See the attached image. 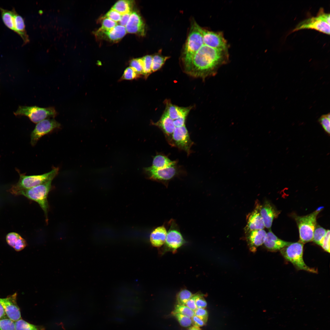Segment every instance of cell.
I'll return each mask as SVG.
<instances>
[{"mask_svg":"<svg viewBox=\"0 0 330 330\" xmlns=\"http://www.w3.org/2000/svg\"><path fill=\"white\" fill-rule=\"evenodd\" d=\"M172 313H178L191 318L195 315L194 311L191 310L185 305L177 304L175 306Z\"/></svg>","mask_w":330,"mask_h":330,"instance_id":"34","label":"cell"},{"mask_svg":"<svg viewBox=\"0 0 330 330\" xmlns=\"http://www.w3.org/2000/svg\"><path fill=\"white\" fill-rule=\"evenodd\" d=\"M126 33L125 27L117 25L109 30H104L99 28L95 32V34L99 38L115 42L122 39Z\"/></svg>","mask_w":330,"mask_h":330,"instance_id":"16","label":"cell"},{"mask_svg":"<svg viewBox=\"0 0 330 330\" xmlns=\"http://www.w3.org/2000/svg\"><path fill=\"white\" fill-rule=\"evenodd\" d=\"M195 302L197 308L205 309L207 306V302L202 295H196Z\"/></svg>","mask_w":330,"mask_h":330,"instance_id":"43","label":"cell"},{"mask_svg":"<svg viewBox=\"0 0 330 330\" xmlns=\"http://www.w3.org/2000/svg\"><path fill=\"white\" fill-rule=\"evenodd\" d=\"M229 59L228 50L215 48L204 44L183 71L191 76L204 80L215 76L218 68L226 64Z\"/></svg>","mask_w":330,"mask_h":330,"instance_id":"1","label":"cell"},{"mask_svg":"<svg viewBox=\"0 0 330 330\" xmlns=\"http://www.w3.org/2000/svg\"><path fill=\"white\" fill-rule=\"evenodd\" d=\"M177 165L157 169H153L148 167L145 170L149 179L161 182L167 186L169 181L178 174V169Z\"/></svg>","mask_w":330,"mask_h":330,"instance_id":"10","label":"cell"},{"mask_svg":"<svg viewBox=\"0 0 330 330\" xmlns=\"http://www.w3.org/2000/svg\"><path fill=\"white\" fill-rule=\"evenodd\" d=\"M186 118L184 117H179L173 120L175 128L185 125V122Z\"/></svg>","mask_w":330,"mask_h":330,"instance_id":"47","label":"cell"},{"mask_svg":"<svg viewBox=\"0 0 330 330\" xmlns=\"http://www.w3.org/2000/svg\"><path fill=\"white\" fill-rule=\"evenodd\" d=\"M168 225L169 228L167 233L165 246L169 249L175 250L183 245L185 241L174 220H170Z\"/></svg>","mask_w":330,"mask_h":330,"instance_id":"11","label":"cell"},{"mask_svg":"<svg viewBox=\"0 0 330 330\" xmlns=\"http://www.w3.org/2000/svg\"><path fill=\"white\" fill-rule=\"evenodd\" d=\"M292 243L279 238L270 229L266 233L263 244L267 249L274 251L280 250Z\"/></svg>","mask_w":330,"mask_h":330,"instance_id":"19","label":"cell"},{"mask_svg":"<svg viewBox=\"0 0 330 330\" xmlns=\"http://www.w3.org/2000/svg\"><path fill=\"white\" fill-rule=\"evenodd\" d=\"M8 318L4 309L0 304V319Z\"/></svg>","mask_w":330,"mask_h":330,"instance_id":"48","label":"cell"},{"mask_svg":"<svg viewBox=\"0 0 330 330\" xmlns=\"http://www.w3.org/2000/svg\"><path fill=\"white\" fill-rule=\"evenodd\" d=\"M166 108L165 111L172 120H174L179 117H186L192 107H180L172 104L169 100L165 102Z\"/></svg>","mask_w":330,"mask_h":330,"instance_id":"20","label":"cell"},{"mask_svg":"<svg viewBox=\"0 0 330 330\" xmlns=\"http://www.w3.org/2000/svg\"><path fill=\"white\" fill-rule=\"evenodd\" d=\"M204 44L219 49L228 50L227 41L222 32H214L202 28Z\"/></svg>","mask_w":330,"mask_h":330,"instance_id":"12","label":"cell"},{"mask_svg":"<svg viewBox=\"0 0 330 330\" xmlns=\"http://www.w3.org/2000/svg\"><path fill=\"white\" fill-rule=\"evenodd\" d=\"M330 27V13L325 12L321 8L316 16L308 18L300 22L290 33L302 29H311L329 35Z\"/></svg>","mask_w":330,"mask_h":330,"instance_id":"6","label":"cell"},{"mask_svg":"<svg viewBox=\"0 0 330 330\" xmlns=\"http://www.w3.org/2000/svg\"><path fill=\"white\" fill-rule=\"evenodd\" d=\"M172 314L182 326L188 327L192 324L191 319L189 317L178 313H172Z\"/></svg>","mask_w":330,"mask_h":330,"instance_id":"35","label":"cell"},{"mask_svg":"<svg viewBox=\"0 0 330 330\" xmlns=\"http://www.w3.org/2000/svg\"><path fill=\"white\" fill-rule=\"evenodd\" d=\"M15 330H45L43 325L30 324L22 318L15 322Z\"/></svg>","mask_w":330,"mask_h":330,"instance_id":"27","label":"cell"},{"mask_svg":"<svg viewBox=\"0 0 330 330\" xmlns=\"http://www.w3.org/2000/svg\"><path fill=\"white\" fill-rule=\"evenodd\" d=\"M195 315L202 320L206 324L208 320L207 311L204 308H197L194 311Z\"/></svg>","mask_w":330,"mask_h":330,"instance_id":"41","label":"cell"},{"mask_svg":"<svg viewBox=\"0 0 330 330\" xmlns=\"http://www.w3.org/2000/svg\"><path fill=\"white\" fill-rule=\"evenodd\" d=\"M125 27L127 32L141 36L145 34L144 23L141 16L137 12H132Z\"/></svg>","mask_w":330,"mask_h":330,"instance_id":"17","label":"cell"},{"mask_svg":"<svg viewBox=\"0 0 330 330\" xmlns=\"http://www.w3.org/2000/svg\"><path fill=\"white\" fill-rule=\"evenodd\" d=\"M140 77V76L131 67H130L127 68L125 70L120 80H132Z\"/></svg>","mask_w":330,"mask_h":330,"instance_id":"36","label":"cell"},{"mask_svg":"<svg viewBox=\"0 0 330 330\" xmlns=\"http://www.w3.org/2000/svg\"><path fill=\"white\" fill-rule=\"evenodd\" d=\"M193 295L192 293L187 290L184 289L181 291L177 296V304L185 305L187 302Z\"/></svg>","mask_w":330,"mask_h":330,"instance_id":"33","label":"cell"},{"mask_svg":"<svg viewBox=\"0 0 330 330\" xmlns=\"http://www.w3.org/2000/svg\"><path fill=\"white\" fill-rule=\"evenodd\" d=\"M260 211L265 227L270 229L274 218L276 215L274 207L269 202L266 201L263 205H260Z\"/></svg>","mask_w":330,"mask_h":330,"instance_id":"21","label":"cell"},{"mask_svg":"<svg viewBox=\"0 0 330 330\" xmlns=\"http://www.w3.org/2000/svg\"><path fill=\"white\" fill-rule=\"evenodd\" d=\"M330 231L327 230L321 246L325 251L330 252Z\"/></svg>","mask_w":330,"mask_h":330,"instance_id":"42","label":"cell"},{"mask_svg":"<svg viewBox=\"0 0 330 330\" xmlns=\"http://www.w3.org/2000/svg\"><path fill=\"white\" fill-rule=\"evenodd\" d=\"M245 234L249 250L255 252L257 248L263 244L266 233L263 229L251 231Z\"/></svg>","mask_w":330,"mask_h":330,"instance_id":"18","label":"cell"},{"mask_svg":"<svg viewBox=\"0 0 330 330\" xmlns=\"http://www.w3.org/2000/svg\"><path fill=\"white\" fill-rule=\"evenodd\" d=\"M168 58V57L163 56L158 54L152 56V72L160 69Z\"/></svg>","mask_w":330,"mask_h":330,"instance_id":"29","label":"cell"},{"mask_svg":"<svg viewBox=\"0 0 330 330\" xmlns=\"http://www.w3.org/2000/svg\"><path fill=\"white\" fill-rule=\"evenodd\" d=\"M303 243L300 241L292 243L280 250L286 260L292 263L298 270H302L313 273H317V270L308 266L304 261Z\"/></svg>","mask_w":330,"mask_h":330,"instance_id":"4","label":"cell"},{"mask_svg":"<svg viewBox=\"0 0 330 330\" xmlns=\"http://www.w3.org/2000/svg\"><path fill=\"white\" fill-rule=\"evenodd\" d=\"M17 293L4 298H0L2 305L7 317L15 322L21 319V313L16 302Z\"/></svg>","mask_w":330,"mask_h":330,"instance_id":"13","label":"cell"},{"mask_svg":"<svg viewBox=\"0 0 330 330\" xmlns=\"http://www.w3.org/2000/svg\"><path fill=\"white\" fill-rule=\"evenodd\" d=\"M321 210H317L307 215L295 217L299 230L300 241L303 243L312 241L316 225L317 216Z\"/></svg>","mask_w":330,"mask_h":330,"instance_id":"7","label":"cell"},{"mask_svg":"<svg viewBox=\"0 0 330 330\" xmlns=\"http://www.w3.org/2000/svg\"><path fill=\"white\" fill-rule=\"evenodd\" d=\"M143 68L144 76L147 78L152 73V56L147 55L141 58Z\"/></svg>","mask_w":330,"mask_h":330,"instance_id":"30","label":"cell"},{"mask_svg":"<svg viewBox=\"0 0 330 330\" xmlns=\"http://www.w3.org/2000/svg\"><path fill=\"white\" fill-rule=\"evenodd\" d=\"M196 295H193L192 297L188 301L185 305L186 306L194 311H195L197 308L195 302Z\"/></svg>","mask_w":330,"mask_h":330,"instance_id":"44","label":"cell"},{"mask_svg":"<svg viewBox=\"0 0 330 330\" xmlns=\"http://www.w3.org/2000/svg\"><path fill=\"white\" fill-rule=\"evenodd\" d=\"M132 12L122 15L120 20L118 22L119 25L125 27Z\"/></svg>","mask_w":330,"mask_h":330,"instance_id":"46","label":"cell"},{"mask_svg":"<svg viewBox=\"0 0 330 330\" xmlns=\"http://www.w3.org/2000/svg\"><path fill=\"white\" fill-rule=\"evenodd\" d=\"M0 330H15V322L8 318L0 319Z\"/></svg>","mask_w":330,"mask_h":330,"instance_id":"37","label":"cell"},{"mask_svg":"<svg viewBox=\"0 0 330 330\" xmlns=\"http://www.w3.org/2000/svg\"><path fill=\"white\" fill-rule=\"evenodd\" d=\"M121 16L116 11L111 9L105 14L104 17L108 18L116 22L120 20Z\"/></svg>","mask_w":330,"mask_h":330,"instance_id":"40","label":"cell"},{"mask_svg":"<svg viewBox=\"0 0 330 330\" xmlns=\"http://www.w3.org/2000/svg\"><path fill=\"white\" fill-rule=\"evenodd\" d=\"M117 24V22L108 18L103 17L102 22V25L100 28L104 30H110Z\"/></svg>","mask_w":330,"mask_h":330,"instance_id":"39","label":"cell"},{"mask_svg":"<svg viewBox=\"0 0 330 330\" xmlns=\"http://www.w3.org/2000/svg\"><path fill=\"white\" fill-rule=\"evenodd\" d=\"M57 114L53 107L41 108L37 106H20L14 113L15 115L27 116L36 123L49 117H54Z\"/></svg>","mask_w":330,"mask_h":330,"instance_id":"8","label":"cell"},{"mask_svg":"<svg viewBox=\"0 0 330 330\" xmlns=\"http://www.w3.org/2000/svg\"><path fill=\"white\" fill-rule=\"evenodd\" d=\"M255 209L247 215V224L244 227L245 233L251 231L263 229L265 227L261 215L260 205L257 202Z\"/></svg>","mask_w":330,"mask_h":330,"instance_id":"14","label":"cell"},{"mask_svg":"<svg viewBox=\"0 0 330 330\" xmlns=\"http://www.w3.org/2000/svg\"><path fill=\"white\" fill-rule=\"evenodd\" d=\"M59 168H54L51 171L42 174L26 175L20 174L18 182L13 185L9 191L12 194L22 189H29L53 180L58 174Z\"/></svg>","mask_w":330,"mask_h":330,"instance_id":"5","label":"cell"},{"mask_svg":"<svg viewBox=\"0 0 330 330\" xmlns=\"http://www.w3.org/2000/svg\"><path fill=\"white\" fill-rule=\"evenodd\" d=\"M177 161H172L167 156L157 154L153 158L152 166L149 167L153 169H160L177 164Z\"/></svg>","mask_w":330,"mask_h":330,"instance_id":"25","label":"cell"},{"mask_svg":"<svg viewBox=\"0 0 330 330\" xmlns=\"http://www.w3.org/2000/svg\"><path fill=\"white\" fill-rule=\"evenodd\" d=\"M61 124L54 119L47 118L37 123L31 135V143L35 146L42 136L60 127Z\"/></svg>","mask_w":330,"mask_h":330,"instance_id":"9","label":"cell"},{"mask_svg":"<svg viewBox=\"0 0 330 330\" xmlns=\"http://www.w3.org/2000/svg\"><path fill=\"white\" fill-rule=\"evenodd\" d=\"M12 10L14 17L15 32L20 35L25 44L29 42V40L25 30L24 20L14 9Z\"/></svg>","mask_w":330,"mask_h":330,"instance_id":"23","label":"cell"},{"mask_svg":"<svg viewBox=\"0 0 330 330\" xmlns=\"http://www.w3.org/2000/svg\"><path fill=\"white\" fill-rule=\"evenodd\" d=\"M202 28L196 22H193L184 50L183 69L189 64L195 54L204 44Z\"/></svg>","mask_w":330,"mask_h":330,"instance_id":"2","label":"cell"},{"mask_svg":"<svg viewBox=\"0 0 330 330\" xmlns=\"http://www.w3.org/2000/svg\"><path fill=\"white\" fill-rule=\"evenodd\" d=\"M134 1L121 0L118 1L111 9L114 10L121 15L132 12Z\"/></svg>","mask_w":330,"mask_h":330,"instance_id":"26","label":"cell"},{"mask_svg":"<svg viewBox=\"0 0 330 330\" xmlns=\"http://www.w3.org/2000/svg\"><path fill=\"white\" fill-rule=\"evenodd\" d=\"M326 231L325 229L319 226H316L314 231L312 241L321 246Z\"/></svg>","mask_w":330,"mask_h":330,"instance_id":"31","label":"cell"},{"mask_svg":"<svg viewBox=\"0 0 330 330\" xmlns=\"http://www.w3.org/2000/svg\"><path fill=\"white\" fill-rule=\"evenodd\" d=\"M2 17L5 25L9 29L15 31L14 20L12 10L9 11L0 8Z\"/></svg>","mask_w":330,"mask_h":330,"instance_id":"28","label":"cell"},{"mask_svg":"<svg viewBox=\"0 0 330 330\" xmlns=\"http://www.w3.org/2000/svg\"><path fill=\"white\" fill-rule=\"evenodd\" d=\"M152 123L153 125L158 127L163 132L166 140L169 144L175 128L173 120L170 117L165 111L157 122Z\"/></svg>","mask_w":330,"mask_h":330,"instance_id":"15","label":"cell"},{"mask_svg":"<svg viewBox=\"0 0 330 330\" xmlns=\"http://www.w3.org/2000/svg\"><path fill=\"white\" fill-rule=\"evenodd\" d=\"M167 231L164 225L155 228L151 232L150 240L152 244L155 247H160L164 244Z\"/></svg>","mask_w":330,"mask_h":330,"instance_id":"22","label":"cell"},{"mask_svg":"<svg viewBox=\"0 0 330 330\" xmlns=\"http://www.w3.org/2000/svg\"><path fill=\"white\" fill-rule=\"evenodd\" d=\"M188 330H201V329L200 327L193 326L189 327Z\"/></svg>","mask_w":330,"mask_h":330,"instance_id":"49","label":"cell"},{"mask_svg":"<svg viewBox=\"0 0 330 330\" xmlns=\"http://www.w3.org/2000/svg\"><path fill=\"white\" fill-rule=\"evenodd\" d=\"M130 65L140 77L144 75L142 62L141 58L134 59L131 60Z\"/></svg>","mask_w":330,"mask_h":330,"instance_id":"32","label":"cell"},{"mask_svg":"<svg viewBox=\"0 0 330 330\" xmlns=\"http://www.w3.org/2000/svg\"><path fill=\"white\" fill-rule=\"evenodd\" d=\"M6 239L7 244L17 251H21L27 245L26 240L20 235L15 232H11L8 234Z\"/></svg>","mask_w":330,"mask_h":330,"instance_id":"24","label":"cell"},{"mask_svg":"<svg viewBox=\"0 0 330 330\" xmlns=\"http://www.w3.org/2000/svg\"><path fill=\"white\" fill-rule=\"evenodd\" d=\"M52 181H49L29 189L20 190L14 194L15 195H24L28 199L37 202L44 211L47 223L48 222V213L49 208L47 197L52 188Z\"/></svg>","mask_w":330,"mask_h":330,"instance_id":"3","label":"cell"},{"mask_svg":"<svg viewBox=\"0 0 330 330\" xmlns=\"http://www.w3.org/2000/svg\"><path fill=\"white\" fill-rule=\"evenodd\" d=\"M319 121L325 131L329 135L330 127L329 113L322 116L319 119Z\"/></svg>","mask_w":330,"mask_h":330,"instance_id":"38","label":"cell"},{"mask_svg":"<svg viewBox=\"0 0 330 330\" xmlns=\"http://www.w3.org/2000/svg\"><path fill=\"white\" fill-rule=\"evenodd\" d=\"M191 319L192 322V324L194 326L200 327L203 326L205 324L202 320L195 315Z\"/></svg>","mask_w":330,"mask_h":330,"instance_id":"45","label":"cell"}]
</instances>
